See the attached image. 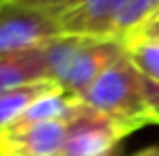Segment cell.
I'll return each instance as SVG.
<instances>
[{
	"mask_svg": "<svg viewBox=\"0 0 159 156\" xmlns=\"http://www.w3.org/2000/svg\"><path fill=\"white\" fill-rule=\"evenodd\" d=\"M43 49L48 77L78 99L116 58L127 52L120 39L75 34H60L45 43Z\"/></svg>",
	"mask_w": 159,
	"mask_h": 156,
	"instance_id": "6da1fadb",
	"label": "cell"
},
{
	"mask_svg": "<svg viewBox=\"0 0 159 156\" xmlns=\"http://www.w3.org/2000/svg\"><path fill=\"white\" fill-rule=\"evenodd\" d=\"M80 101L90 109L112 118L129 133L153 124L144 94V77L133 66L127 52L116 58L93 81V86L80 96Z\"/></svg>",
	"mask_w": 159,
	"mask_h": 156,
	"instance_id": "7a4b0ae2",
	"label": "cell"
},
{
	"mask_svg": "<svg viewBox=\"0 0 159 156\" xmlns=\"http://www.w3.org/2000/svg\"><path fill=\"white\" fill-rule=\"evenodd\" d=\"M65 34L60 19L24 0L0 2V56L41 47Z\"/></svg>",
	"mask_w": 159,
	"mask_h": 156,
	"instance_id": "3957f363",
	"label": "cell"
},
{
	"mask_svg": "<svg viewBox=\"0 0 159 156\" xmlns=\"http://www.w3.org/2000/svg\"><path fill=\"white\" fill-rule=\"evenodd\" d=\"M131 135L125 126L82 103L67 124V139L60 156H110L123 137Z\"/></svg>",
	"mask_w": 159,
	"mask_h": 156,
	"instance_id": "277c9868",
	"label": "cell"
},
{
	"mask_svg": "<svg viewBox=\"0 0 159 156\" xmlns=\"http://www.w3.org/2000/svg\"><path fill=\"white\" fill-rule=\"evenodd\" d=\"M69 120L11 124L0 133V156H60Z\"/></svg>",
	"mask_w": 159,
	"mask_h": 156,
	"instance_id": "5b68a950",
	"label": "cell"
},
{
	"mask_svg": "<svg viewBox=\"0 0 159 156\" xmlns=\"http://www.w3.org/2000/svg\"><path fill=\"white\" fill-rule=\"evenodd\" d=\"M41 79H50L43 45L34 49H26V52L0 56V94L17 86L41 81Z\"/></svg>",
	"mask_w": 159,
	"mask_h": 156,
	"instance_id": "8992f818",
	"label": "cell"
},
{
	"mask_svg": "<svg viewBox=\"0 0 159 156\" xmlns=\"http://www.w3.org/2000/svg\"><path fill=\"white\" fill-rule=\"evenodd\" d=\"M56 88H60V86L54 83L52 79H41V81H30V83L2 92L0 94V133L9 129L39 96L52 92Z\"/></svg>",
	"mask_w": 159,
	"mask_h": 156,
	"instance_id": "52a82bcc",
	"label": "cell"
},
{
	"mask_svg": "<svg viewBox=\"0 0 159 156\" xmlns=\"http://www.w3.org/2000/svg\"><path fill=\"white\" fill-rule=\"evenodd\" d=\"M127 56L144 79L159 83V39L131 34L125 39Z\"/></svg>",
	"mask_w": 159,
	"mask_h": 156,
	"instance_id": "ba28073f",
	"label": "cell"
},
{
	"mask_svg": "<svg viewBox=\"0 0 159 156\" xmlns=\"http://www.w3.org/2000/svg\"><path fill=\"white\" fill-rule=\"evenodd\" d=\"M159 13V0H123L116 22H114V36L125 41L142 24Z\"/></svg>",
	"mask_w": 159,
	"mask_h": 156,
	"instance_id": "9c48e42d",
	"label": "cell"
},
{
	"mask_svg": "<svg viewBox=\"0 0 159 156\" xmlns=\"http://www.w3.org/2000/svg\"><path fill=\"white\" fill-rule=\"evenodd\" d=\"M144 94H146V103L151 109V120L153 124H159V83L144 79Z\"/></svg>",
	"mask_w": 159,
	"mask_h": 156,
	"instance_id": "30bf717a",
	"label": "cell"
},
{
	"mask_svg": "<svg viewBox=\"0 0 159 156\" xmlns=\"http://www.w3.org/2000/svg\"><path fill=\"white\" fill-rule=\"evenodd\" d=\"M133 34H144V36H151V39H159V15L151 17L146 24H142ZM129 36H131V34H129Z\"/></svg>",
	"mask_w": 159,
	"mask_h": 156,
	"instance_id": "8fae6325",
	"label": "cell"
},
{
	"mask_svg": "<svg viewBox=\"0 0 159 156\" xmlns=\"http://www.w3.org/2000/svg\"><path fill=\"white\" fill-rule=\"evenodd\" d=\"M135 156H159V148H146V150L138 152Z\"/></svg>",
	"mask_w": 159,
	"mask_h": 156,
	"instance_id": "7c38bea8",
	"label": "cell"
},
{
	"mask_svg": "<svg viewBox=\"0 0 159 156\" xmlns=\"http://www.w3.org/2000/svg\"><path fill=\"white\" fill-rule=\"evenodd\" d=\"M0 2H4V0H0Z\"/></svg>",
	"mask_w": 159,
	"mask_h": 156,
	"instance_id": "4fadbf2b",
	"label": "cell"
},
{
	"mask_svg": "<svg viewBox=\"0 0 159 156\" xmlns=\"http://www.w3.org/2000/svg\"><path fill=\"white\" fill-rule=\"evenodd\" d=\"M157 15H159V13H157Z\"/></svg>",
	"mask_w": 159,
	"mask_h": 156,
	"instance_id": "5bb4252c",
	"label": "cell"
}]
</instances>
